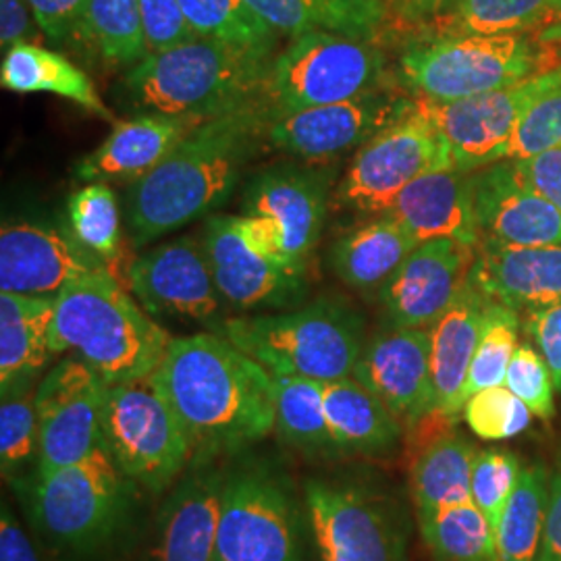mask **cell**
<instances>
[{
	"label": "cell",
	"mask_w": 561,
	"mask_h": 561,
	"mask_svg": "<svg viewBox=\"0 0 561 561\" xmlns=\"http://www.w3.org/2000/svg\"><path fill=\"white\" fill-rule=\"evenodd\" d=\"M192 443V458L229 460L275 431L273 375L219 333L171 337L150 375Z\"/></svg>",
	"instance_id": "cell-1"
},
{
	"label": "cell",
	"mask_w": 561,
	"mask_h": 561,
	"mask_svg": "<svg viewBox=\"0 0 561 561\" xmlns=\"http://www.w3.org/2000/svg\"><path fill=\"white\" fill-rule=\"evenodd\" d=\"M268 123L266 101L198 123L146 178L131 183L125 198L131 243L161 240L219 208L266 140Z\"/></svg>",
	"instance_id": "cell-2"
},
{
	"label": "cell",
	"mask_w": 561,
	"mask_h": 561,
	"mask_svg": "<svg viewBox=\"0 0 561 561\" xmlns=\"http://www.w3.org/2000/svg\"><path fill=\"white\" fill-rule=\"evenodd\" d=\"M38 541L62 561H106L131 542L141 518L138 482L102 443L88 458L11 482Z\"/></svg>",
	"instance_id": "cell-3"
},
{
	"label": "cell",
	"mask_w": 561,
	"mask_h": 561,
	"mask_svg": "<svg viewBox=\"0 0 561 561\" xmlns=\"http://www.w3.org/2000/svg\"><path fill=\"white\" fill-rule=\"evenodd\" d=\"M171 335L131 298L111 268L67 283L50 327L53 356L76 354L106 385L150 377Z\"/></svg>",
	"instance_id": "cell-4"
},
{
	"label": "cell",
	"mask_w": 561,
	"mask_h": 561,
	"mask_svg": "<svg viewBox=\"0 0 561 561\" xmlns=\"http://www.w3.org/2000/svg\"><path fill=\"white\" fill-rule=\"evenodd\" d=\"M271 60L201 36L162 53H150L127 71L117 92L138 115L215 119L264 101Z\"/></svg>",
	"instance_id": "cell-5"
},
{
	"label": "cell",
	"mask_w": 561,
	"mask_h": 561,
	"mask_svg": "<svg viewBox=\"0 0 561 561\" xmlns=\"http://www.w3.org/2000/svg\"><path fill=\"white\" fill-rule=\"evenodd\" d=\"M213 561H319L304 489L279 458L252 447L227 461Z\"/></svg>",
	"instance_id": "cell-6"
},
{
	"label": "cell",
	"mask_w": 561,
	"mask_h": 561,
	"mask_svg": "<svg viewBox=\"0 0 561 561\" xmlns=\"http://www.w3.org/2000/svg\"><path fill=\"white\" fill-rule=\"evenodd\" d=\"M219 335L271 375L327 382L354 375L366 321L352 301L322 296L289 310L229 317Z\"/></svg>",
	"instance_id": "cell-7"
},
{
	"label": "cell",
	"mask_w": 561,
	"mask_h": 561,
	"mask_svg": "<svg viewBox=\"0 0 561 561\" xmlns=\"http://www.w3.org/2000/svg\"><path fill=\"white\" fill-rule=\"evenodd\" d=\"M301 489L319 561H408L410 514L381 477L324 472Z\"/></svg>",
	"instance_id": "cell-8"
},
{
	"label": "cell",
	"mask_w": 561,
	"mask_h": 561,
	"mask_svg": "<svg viewBox=\"0 0 561 561\" xmlns=\"http://www.w3.org/2000/svg\"><path fill=\"white\" fill-rule=\"evenodd\" d=\"M551 69L547 53L528 34L437 36L410 44L398 78L412 96L460 101L495 92Z\"/></svg>",
	"instance_id": "cell-9"
},
{
	"label": "cell",
	"mask_w": 561,
	"mask_h": 561,
	"mask_svg": "<svg viewBox=\"0 0 561 561\" xmlns=\"http://www.w3.org/2000/svg\"><path fill=\"white\" fill-rule=\"evenodd\" d=\"M381 88H389V69L375 42L310 32L296 36L271 60L264 101L273 121Z\"/></svg>",
	"instance_id": "cell-10"
},
{
	"label": "cell",
	"mask_w": 561,
	"mask_h": 561,
	"mask_svg": "<svg viewBox=\"0 0 561 561\" xmlns=\"http://www.w3.org/2000/svg\"><path fill=\"white\" fill-rule=\"evenodd\" d=\"M102 443L121 472L152 497H162L192 461L187 431L152 377L106 385Z\"/></svg>",
	"instance_id": "cell-11"
},
{
	"label": "cell",
	"mask_w": 561,
	"mask_h": 561,
	"mask_svg": "<svg viewBox=\"0 0 561 561\" xmlns=\"http://www.w3.org/2000/svg\"><path fill=\"white\" fill-rule=\"evenodd\" d=\"M443 169H454L449 146L414 106L356 150L335 202L360 215H382L412 181Z\"/></svg>",
	"instance_id": "cell-12"
},
{
	"label": "cell",
	"mask_w": 561,
	"mask_h": 561,
	"mask_svg": "<svg viewBox=\"0 0 561 561\" xmlns=\"http://www.w3.org/2000/svg\"><path fill=\"white\" fill-rule=\"evenodd\" d=\"M547 71L516 85L460 101L414 96V106L447 141L454 169L472 173L507 159L522 115L547 85Z\"/></svg>",
	"instance_id": "cell-13"
},
{
	"label": "cell",
	"mask_w": 561,
	"mask_h": 561,
	"mask_svg": "<svg viewBox=\"0 0 561 561\" xmlns=\"http://www.w3.org/2000/svg\"><path fill=\"white\" fill-rule=\"evenodd\" d=\"M412 108V94L381 88L350 101L277 117L268 123L266 141L275 150L304 161H335L352 150H360L366 141L405 117Z\"/></svg>",
	"instance_id": "cell-14"
},
{
	"label": "cell",
	"mask_w": 561,
	"mask_h": 561,
	"mask_svg": "<svg viewBox=\"0 0 561 561\" xmlns=\"http://www.w3.org/2000/svg\"><path fill=\"white\" fill-rule=\"evenodd\" d=\"M134 298L154 321L198 322L221 331L222 301L204 243L180 238L150 248L127 271Z\"/></svg>",
	"instance_id": "cell-15"
},
{
	"label": "cell",
	"mask_w": 561,
	"mask_h": 561,
	"mask_svg": "<svg viewBox=\"0 0 561 561\" xmlns=\"http://www.w3.org/2000/svg\"><path fill=\"white\" fill-rule=\"evenodd\" d=\"M106 382L80 358H62L38 382V458L34 472H53L102 445Z\"/></svg>",
	"instance_id": "cell-16"
},
{
	"label": "cell",
	"mask_w": 561,
	"mask_h": 561,
	"mask_svg": "<svg viewBox=\"0 0 561 561\" xmlns=\"http://www.w3.org/2000/svg\"><path fill=\"white\" fill-rule=\"evenodd\" d=\"M227 461L192 458L162 495L141 561L215 560Z\"/></svg>",
	"instance_id": "cell-17"
},
{
	"label": "cell",
	"mask_w": 561,
	"mask_h": 561,
	"mask_svg": "<svg viewBox=\"0 0 561 561\" xmlns=\"http://www.w3.org/2000/svg\"><path fill=\"white\" fill-rule=\"evenodd\" d=\"M202 243L222 301L241 314L289 310L308 298L306 273L252 252L231 215L210 217Z\"/></svg>",
	"instance_id": "cell-18"
},
{
	"label": "cell",
	"mask_w": 561,
	"mask_h": 561,
	"mask_svg": "<svg viewBox=\"0 0 561 561\" xmlns=\"http://www.w3.org/2000/svg\"><path fill=\"white\" fill-rule=\"evenodd\" d=\"M477 259L456 240L419 243L379 291L385 327L428 329L449 308Z\"/></svg>",
	"instance_id": "cell-19"
},
{
	"label": "cell",
	"mask_w": 561,
	"mask_h": 561,
	"mask_svg": "<svg viewBox=\"0 0 561 561\" xmlns=\"http://www.w3.org/2000/svg\"><path fill=\"white\" fill-rule=\"evenodd\" d=\"M479 243L561 245V210L522 178L516 161L472 171Z\"/></svg>",
	"instance_id": "cell-20"
},
{
	"label": "cell",
	"mask_w": 561,
	"mask_h": 561,
	"mask_svg": "<svg viewBox=\"0 0 561 561\" xmlns=\"http://www.w3.org/2000/svg\"><path fill=\"white\" fill-rule=\"evenodd\" d=\"M352 377L375 393L403 428H414L433 405L428 329L382 327L364 343Z\"/></svg>",
	"instance_id": "cell-21"
},
{
	"label": "cell",
	"mask_w": 561,
	"mask_h": 561,
	"mask_svg": "<svg viewBox=\"0 0 561 561\" xmlns=\"http://www.w3.org/2000/svg\"><path fill=\"white\" fill-rule=\"evenodd\" d=\"M111 268L69 231L18 222L0 231V291L57 298L81 275Z\"/></svg>",
	"instance_id": "cell-22"
},
{
	"label": "cell",
	"mask_w": 561,
	"mask_h": 561,
	"mask_svg": "<svg viewBox=\"0 0 561 561\" xmlns=\"http://www.w3.org/2000/svg\"><path fill=\"white\" fill-rule=\"evenodd\" d=\"M331 190L322 169L279 164L261 171L245 187V215H266L285 233V254L294 268L308 273V261L321 241Z\"/></svg>",
	"instance_id": "cell-23"
},
{
	"label": "cell",
	"mask_w": 561,
	"mask_h": 561,
	"mask_svg": "<svg viewBox=\"0 0 561 561\" xmlns=\"http://www.w3.org/2000/svg\"><path fill=\"white\" fill-rule=\"evenodd\" d=\"M489 300L526 314L561 304V245L479 243L468 273Z\"/></svg>",
	"instance_id": "cell-24"
},
{
	"label": "cell",
	"mask_w": 561,
	"mask_h": 561,
	"mask_svg": "<svg viewBox=\"0 0 561 561\" xmlns=\"http://www.w3.org/2000/svg\"><path fill=\"white\" fill-rule=\"evenodd\" d=\"M382 215L393 217L419 243L456 240L479 245L472 173L458 169L426 173L412 181Z\"/></svg>",
	"instance_id": "cell-25"
},
{
	"label": "cell",
	"mask_w": 561,
	"mask_h": 561,
	"mask_svg": "<svg viewBox=\"0 0 561 561\" xmlns=\"http://www.w3.org/2000/svg\"><path fill=\"white\" fill-rule=\"evenodd\" d=\"M202 121L141 113L119 121L101 146L76 164V180L136 183Z\"/></svg>",
	"instance_id": "cell-26"
},
{
	"label": "cell",
	"mask_w": 561,
	"mask_h": 561,
	"mask_svg": "<svg viewBox=\"0 0 561 561\" xmlns=\"http://www.w3.org/2000/svg\"><path fill=\"white\" fill-rule=\"evenodd\" d=\"M489 301L468 277L449 308L428 327L433 382L431 414L442 412L451 419L460 416L463 408L461 391L481 341Z\"/></svg>",
	"instance_id": "cell-27"
},
{
	"label": "cell",
	"mask_w": 561,
	"mask_h": 561,
	"mask_svg": "<svg viewBox=\"0 0 561 561\" xmlns=\"http://www.w3.org/2000/svg\"><path fill=\"white\" fill-rule=\"evenodd\" d=\"M321 396L341 460H379L400 449L403 424L354 377L321 382Z\"/></svg>",
	"instance_id": "cell-28"
},
{
	"label": "cell",
	"mask_w": 561,
	"mask_h": 561,
	"mask_svg": "<svg viewBox=\"0 0 561 561\" xmlns=\"http://www.w3.org/2000/svg\"><path fill=\"white\" fill-rule=\"evenodd\" d=\"M271 30L285 36L331 32L375 42L391 20L382 0H243Z\"/></svg>",
	"instance_id": "cell-29"
},
{
	"label": "cell",
	"mask_w": 561,
	"mask_h": 561,
	"mask_svg": "<svg viewBox=\"0 0 561 561\" xmlns=\"http://www.w3.org/2000/svg\"><path fill=\"white\" fill-rule=\"evenodd\" d=\"M445 426L424 443L410 468V500L416 518L435 514L442 507L472 502L470 479L477 447Z\"/></svg>",
	"instance_id": "cell-30"
},
{
	"label": "cell",
	"mask_w": 561,
	"mask_h": 561,
	"mask_svg": "<svg viewBox=\"0 0 561 561\" xmlns=\"http://www.w3.org/2000/svg\"><path fill=\"white\" fill-rule=\"evenodd\" d=\"M416 245L419 241L393 217L377 215L337 240L331 250V266L347 287L379 294Z\"/></svg>",
	"instance_id": "cell-31"
},
{
	"label": "cell",
	"mask_w": 561,
	"mask_h": 561,
	"mask_svg": "<svg viewBox=\"0 0 561 561\" xmlns=\"http://www.w3.org/2000/svg\"><path fill=\"white\" fill-rule=\"evenodd\" d=\"M57 298L0 294V389L38 379L53 358L50 327Z\"/></svg>",
	"instance_id": "cell-32"
},
{
	"label": "cell",
	"mask_w": 561,
	"mask_h": 561,
	"mask_svg": "<svg viewBox=\"0 0 561 561\" xmlns=\"http://www.w3.org/2000/svg\"><path fill=\"white\" fill-rule=\"evenodd\" d=\"M0 83L15 94L48 92L65 101L80 104L83 111L104 121H115L111 108L102 102L94 83L76 67V62L34 42L18 44L4 53Z\"/></svg>",
	"instance_id": "cell-33"
},
{
	"label": "cell",
	"mask_w": 561,
	"mask_h": 561,
	"mask_svg": "<svg viewBox=\"0 0 561 561\" xmlns=\"http://www.w3.org/2000/svg\"><path fill=\"white\" fill-rule=\"evenodd\" d=\"M273 387L279 442L306 461H340L322 405L321 382L273 375Z\"/></svg>",
	"instance_id": "cell-34"
},
{
	"label": "cell",
	"mask_w": 561,
	"mask_h": 561,
	"mask_svg": "<svg viewBox=\"0 0 561 561\" xmlns=\"http://www.w3.org/2000/svg\"><path fill=\"white\" fill-rule=\"evenodd\" d=\"M73 41L111 69H134L150 55L140 0H88Z\"/></svg>",
	"instance_id": "cell-35"
},
{
	"label": "cell",
	"mask_w": 561,
	"mask_h": 561,
	"mask_svg": "<svg viewBox=\"0 0 561 561\" xmlns=\"http://www.w3.org/2000/svg\"><path fill=\"white\" fill-rule=\"evenodd\" d=\"M551 470L545 463H530L503 510L495 528L497 561H539L549 507Z\"/></svg>",
	"instance_id": "cell-36"
},
{
	"label": "cell",
	"mask_w": 561,
	"mask_h": 561,
	"mask_svg": "<svg viewBox=\"0 0 561 561\" xmlns=\"http://www.w3.org/2000/svg\"><path fill=\"white\" fill-rule=\"evenodd\" d=\"M431 561H497L493 524L472 502L416 518Z\"/></svg>",
	"instance_id": "cell-37"
},
{
	"label": "cell",
	"mask_w": 561,
	"mask_h": 561,
	"mask_svg": "<svg viewBox=\"0 0 561 561\" xmlns=\"http://www.w3.org/2000/svg\"><path fill=\"white\" fill-rule=\"evenodd\" d=\"M202 38L231 44L261 59H273L279 34L259 20L243 0H178Z\"/></svg>",
	"instance_id": "cell-38"
},
{
	"label": "cell",
	"mask_w": 561,
	"mask_h": 561,
	"mask_svg": "<svg viewBox=\"0 0 561 561\" xmlns=\"http://www.w3.org/2000/svg\"><path fill=\"white\" fill-rule=\"evenodd\" d=\"M38 379H23L2 389L0 398V472L9 482L34 472L38 458Z\"/></svg>",
	"instance_id": "cell-39"
},
{
	"label": "cell",
	"mask_w": 561,
	"mask_h": 561,
	"mask_svg": "<svg viewBox=\"0 0 561 561\" xmlns=\"http://www.w3.org/2000/svg\"><path fill=\"white\" fill-rule=\"evenodd\" d=\"M551 0H458L443 18V36H533L547 18Z\"/></svg>",
	"instance_id": "cell-40"
},
{
	"label": "cell",
	"mask_w": 561,
	"mask_h": 561,
	"mask_svg": "<svg viewBox=\"0 0 561 561\" xmlns=\"http://www.w3.org/2000/svg\"><path fill=\"white\" fill-rule=\"evenodd\" d=\"M520 327V312L500 301H489L481 341L470 362L468 379L461 391V405L482 389L500 387L505 382L507 366L518 347Z\"/></svg>",
	"instance_id": "cell-41"
},
{
	"label": "cell",
	"mask_w": 561,
	"mask_h": 561,
	"mask_svg": "<svg viewBox=\"0 0 561 561\" xmlns=\"http://www.w3.org/2000/svg\"><path fill=\"white\" fill-rule=\"evenodd\" d=\"M69 229L81 245L106 264L115 261L121 245L119 202L115 192L102 181L78 190L69 198Z\"/></svg>",
	"instance_id": "cell-42"
},
{
	"label": "cell",
	"mask_w": 561,
	"mask_h": 561,
	"mask_svg": "<svg viewBox=\"0 0 561 561\" xmlns=\"http://www.w3.org/2000/svg\"><path fill=\"white\" fill-rule=\"evenodd\" d=\"M463 421L484 442H507L530 428L533 412L505 385L489 387L463 403Z\"/></svg>",
	"instance_id": "cell-43"
},
{
	"label": "cell",
	"mask_w": 561,
	"mask_h": 561,
	"mask_svg": "<svg viewBox=\"0 0 561 561\" xmlns=\"http://www.w3.org/2000/svg\"><path fill=\"white\" fill-rule=\"evenodd\" d=\"M561 146V65L547 71V85L522 115L507 148V159H530Z\"/></svg>",
	"instance_id": "cell-44"
},
{
	"label": "cell",
	"mask_w": 561,
	"mask_h": 561,
	"mask_svg": "<svg viewBox=\"0 0 561 561\" xmlns=\"http://www.w3.org/2000/svg\"><path fill=\"white\" fill-rule=\"evenodd\" d=\"M522 461L514 451L489 447L479 449L472 461L470 495L472 503L497 528L503 510L514 495L522 474Z\"/></svg>",
	"instance_id": "cell-45"
},
{
	"label": "cell",
	"mask_w": 561,
	"mask_h": 561,
	"mask_svg": "<svg viewBox=\"0 0 561 561\" xmlns=\"http://www.w3.org/2000/svg\"><path fill=\"white\" fill-rule=\"evenodd\" d=\"M518 400L524 401L535 416L542 421H551L556 416L553 401V377L542 360L541 354L530 343H518L514 358L507 366V375L503 382Z\"/></svg>",
	"instance_id": "cell-46"
},
{
	"label": "cell",
	"mask_w": 561,
	"mask_h": 561,
	"mask_svg": "<svg viewBox=\"0 0 561 561\" xmlns=\"http://www.w3.org/2000/svg\"><path fill=\"white\" fill-rule=\"evenodd\" d=\"M140 7L150 53H162L201 38L183 15L178 0H140Z\"/></svg>",
	"instance_id": "cell-47"
},
{
	"label": "cell",
	"mask_w": 561,
	"mask_h": 561,
	"mask_svg": "<svg viewBox=\"0 0 561 561\" xmlns=\"http://www.w3.org/2000/svg\"><path fill=\"white\" fill-rule=\"evenodd\" d=\"M522 327L539 347L542 360L551 370L553 385L561 391V304L526 312Z\"/></svg>",
	"instance_id": "cell-48"
},
{
	"label": "cell",
	"mask_w": 561,
	"mask_h": 561,
	"mask_svg": "<svg viewBox=\"0 0 561 561\" xmlns=\"http://www.w3.org/2000/svg\"><path fill=\"white\" fill-rule=\"evenodd\" d=\"M233 227L238 229L241 240L245 241V245L256 252L262 259L268 261H277L289 268H294L287 262L285 254V233L280 229L279 222L266 215H231ZM300 271V268H296ZM304 273V271H301Z\"/></svg>",
	"instance_id": "cell-49"
},
{
	"label": "cell",
	"mask_w": 561,
	"mask_h": 561,
	"mask_svg": "<svg viewBox=\"0 0 561 561\" xmlns=\"http://www.w3.org/2000/svg\"><path fill=\"white\" fill-rule=\"evenodd\" d=\"M42 34L53 44L73 41L88 0H27Z\"/></svg>",
	"instance_id": "cell-50"
},
{
	"label": "cell",
	"mask_w": 561,
	"mask_h": 561,
	"mask_svg": "<svg viewBox=\"0 0 561 561\" xmlns=\"http://www.w3.org/2000/svg\"><path fill=\"white\" fill-rule=\"evenodd\" d=\"M522 178L528 181L542 198L561 210V146L549 148L530 159L516 161Z\"/></svg>",
	"instance_id": "cell-51"
},
{
	"label": "cell",
	"mask_w": 561,
	"mask_h": 561,
	"mask_svg": "<svg viewBox=\"0 0 561 561\" xmlns=\"http://www.w3.org/2000/svg\"><path fill=\"white\" fill-rule=\"evenodd\" d=\"M0 561H44L41 547L32 541L7 500L0 507Z\"/></svg>",
	"instance_id": "cell-52"
},
{
	"label": "cell",
	"mask_w": 561,
	"mask_h": 561,
	"mask_svg": "<svg viewBox=\"0 0 561 561\" xmlns=\"http://www.w3.org/2000/svg\"><path fill=\"white\" fill-rule=\"evenodd\" d=\"M36 15L27 0H0V46L11 50L36 38Z\"/></svg>",
	"instance_id": "cell-53"
},
{
	"label": "cell",
	"mask_w": 561,
	"mask_h": 561,
	"mask_svg": "<svg viewBox=\"0 0 561 561\" xmlns=\"http://www.w3.org/2000/svg\"><path fill=\"white\" fill-rule=\"evenodd\" d=\"M393 20L408 25H424L447 18L458 0H382Z\"/></svg>",
	"instance_id": "cell-54"
},
{
	"label": "cell",
	"mask_w": 561,
	"mask_h": 561,
	"mask_svg": "<svg viewBox=\"0 0 561 561\" xmlns=\"http://www.w3.org/2000/svg\"><path fill=\"white\" fill-rule=\"evenodd\" d=\"M539 561H561V454L556 461V468L551 470L549 507Z\"/></svg>",
	"instance_id": "cell-55"
},
{
	"label": "cell",
	"mask_w": 561,
	"mask_h": 561,
	"mask_svg": "<svg viewBox=\"0 0 561 561\" xmlns=\"http://www.w3.org/2000/svg\"><path fill=\"white\" fill-rule=\"evenodd\" d=\"M533 38L547 53L551 67L561 65V0H551L547 18Z\"/></svg>",
	"instance_id": "cell-56"
}]
</instances>
